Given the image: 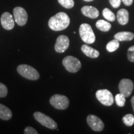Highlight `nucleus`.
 Here are the masks:
<instances>
[{
	"label": "nucleus",
	"instance_id": "nucleus-2",
	"mask_svg": "<svg viewBox=\"0 0 134 134\" xmlns=\"http://www.w3.org/2000/svg\"><path fill=\"white\" fill-rule=\"evenodd\" d=\"M18 73L26 79L30 80H37L40 78L39 73L34 68L28 65L22 64L17 68Z\"/></svg>",
	"mask_w": 134,
	"mask_h": 134
},
{
	"label": "nucleus",
	"instance_id": "nucleus-23",
	"mask_svg": "<svg viewBox=\"0 0 134 134\" xmlns=\"http://www.w3.org/2000/svg\"><path fill=\"white\" fill-rule=\"evenodd\" d=\"M58 1L60 5L66 9H71L75 5L73 0H58Z\"/></svg>",
	"mask_w": 134,
	"mask_h": 134
},
{
	"label": "nucleus",
	"instance_id": "nucleus-15",
	"mask_svg": "<svg viewBox=\"0 0 134 134\" xmlns=\"http://www.w3.org/2000/svg\"><path fill=\"white\" fill-rule=\"evenodd\" d=\"M129 15L127 10L121 9L117 12V19L118 23L121 25H125L128 23Z\"/></svg>",
	"mask_w": 134,
	"mask_h": 134
},
{
	"label": "nucleus",
	"instance_id": "nucleus-1",
	"mask_svg": "<svg viewBox=\"0 0 134 134\" xmlns=\"http://www.w3.org/2000/svg\"><path fill=\"white\" fill-rule=\"evenodd\" d=\"M70 23V19L65 13L60 12L52 17L48 21V26L54 31H63L68 27Z\"/></svg>",
	"mask_w": 134,
	"mask_h": 134
},
{
	"label": "nucleus",
	"instance_id": "nucleus-7",
	"mask_svg": "<svg viewBox=\"0 0 134 134\" xmlns=\"http://www.w3.org/2000/svg\"><path fill=\"white\" fill-rule=\"evenodd\" d=\"M96 96L100 103L105 106H110L114 103L113 94L108 90H99L96 91Z\"/></svg>",
	"mask_w": 134,
	"mask_h": 134
},
{
	"label": "nucleus",
	"instance_id": "nucleus-25",
	"mask_svg": "<svg viewBox=\"0 0 134 134\" xmlns=\"http://www.w3.org/2000/svg\"><path fill=\"white\" fill-rule=\"evenodd\" d=\"M127 58L131 62H134V46L129 48L127 51Z\"/></svg>",
	"mask_w": 134,
	"mask_h": 134
},
{
	"label": "nucleus",
	"instance_id": "nucleus-30",
	"mask_svg": "<svg viewBox=\"0 0 134 134\" xmlns=\"http://www.w3.org/2000/svg\"><path fill=\"white\" fill-rule=\"evenodd\" d=\"M83 1H86V2H90V1H93V0H83Z\"/></svg>",
	"mask_w": 134,
	"mask_h": 134
},
{
	"label": "nucleus",
	"instance_id": "nucleus-14",
	"mask_svg": "<svg viewBox=\"0 0 134 134\" xmlns=\"http://www.w3.org/2000/svg\"><path fill=\"white\" fill-rule=\"evenodd\" d=\"M81 51L83 52L85 55L90 58H96L99 56V52L98 50L94 48L91 47L87 46V45H83L81 46Z\"/></svg>",
	"mask_w": 134,
	"mask_h": 134
},
{
	"label": "nucleus",
	"instance_id": "nucleus-29",
	"mask_svg": "<svg viewBox=\"0 0 134 134\" xmlns=\"http://www.w3.org/2000/svg\"><path fill=\"white\" fill-rule=\"evenodd\" d=\"M131 104H132V108H133V112H134V96L132 97V99H131Z\"/></svg>",
	"mask_w": 134,
	"mask_h": 134
},
{
	"label": "nucleus",
	"instance_id": "nucleus-3",
	"mask_svg": "<svg viewBox=\"0 0 134 134\" xmlns=\"http://www.w3.org/2000/svg\"><path fill=\"white\" fill-rule=\"evenodd\" d=\"M80 36L82 41L88 44H91L96 41V36L90 24L84 23L80 27Z\"/></svg>",
	"mask_w": 134,
	"mask_h": 134
},
{
	"label": "nucleus",
	"instance_id": "nucleus-20",
	"mask_svg": "<svg viewBox=\"0 0 134 134\" xmlns=\"http://www.w3.org/2000/svg\"><path fill=\"white\" fill-rule=\"evenodd\" d=\"M103 15L105 19L109 21L113 22L115 20V16L114 13L108 8H105L103 11Z\"/></svg>",
	"mask_w": 134,
	"mask_h": 134
},
{
	"label": "nucleus",
	"instance_id": "nucleus-24",
	"mask_svg": "<svg viewBox=\"0 0 134 134\" xmlns=\"http://www.w3.org/2000/svg\"><path fill=\"white\" fill-rule=\"evenodd\" d=\"M8 94V88L6 85L0 83V98H4Z\"/></svg>",
	"mask_w": 134,
	"mask_h": 134
},
{
	"label": "nucleus",
	"instance_id": "nucleus-9",
	"mask_svg": "<svg viewBox=\"0 0 134 134\" xmlns=\"http://www.w3.org/2000/svg\"><path fill=\"white\" fill-rule=\"evenodd\" d=\"M133 83L129 79H122L119 85L120 93L122 94L125 98L129 97L133 90Z\"/></svg>",
	"mask_w": 134,
	"mask_h": 134
},
{
	"label": "nucleus",
	"instance_id": "nucleus-27",
	"mask_svg": "<svg viewBox=\"0 0 134 134\" xmlns=\"http://www.w3.org/2000/svg\"><path fill=\"white\" fill-rule=\"evenodd\" d=\"M110 5L114 8H117L120 6L121 4L122 0H109Z\"/></svg>",
	"mask_w": 134,
	"mask_h": 134
},
{
	"label": "nucleus",
	"instance_id": "nucleus-16",
	"mask_svg": "<svg viewBox=\"0 0 134 134\" xmlns=\"http://www.w3.org/2000/svg\"><path fill=\"white\" fill-rule=\"evenodd\" d=\"M114 38L118 41H130L134 38V34L130 32H120L114 35Z\"/></svg>",
	"mask_w": 134,
	"mask_h": 134
},
{
	"label": "nucleus",
	"instance_id": "nucleus-6",
	"mask_svg": "<svg viewBox=\"0 0 134 134\" xmlns=\"http://www.w3.org/2000/svg\"><path fill=\"white\" fill-rule=\"evenodd\" d=\"M50 104L55 109L65 110L69 106V99L66 96L61 94H54L50 99Z\"/></svg>",
	"mask_w": 134,
	"mask_h": 134
},
{
	"label": "nucleus",
	"instance_id": "nucleus-4",
	"mask_svg": "<svg viewBox=\"0 0 134 134\" xmlns=\"http://www.w3.org/2000/svg\"><path fill=\"white\" fill-rule=\"evenodd\" d=\"M34 117L37 121L39 122L43 126L50 129L55 130L57 129V124L51 117L42 113L41 112H36L34 113Z\"/></svg>",
	"mask_w": 134,
	"mask_h": 134
},
{
	"label": "nucleus",
	"instance_id": "nucleus-11",
	"mask_svg": "<svg viewBox=\"0 0 134 134\" xmlns=\"http://www.w3.org/2000/svg\"><path fill=\"white\" fill-rule=\"evenodd\" d=\"M70 46L69 38L66 36L61 35L57 38L55 45V50L58 53H63L68 49Z\"/></svg>",
	"mask_w": 134,
	"mask_h": 134
},
{
	"label": "nucleus",
	"instance_id": "nucleus-17",
	"mask_svg": "<svg viewBox=\"0 0 134 134\" xmlns=\"http://www.w3.org/2000/svg\"><path fill=\"white\" fill-rule=\"evenodd\" d=\"M13 114L11 110L6 105L0 104V119L8 120L12 118Z\"/></svg>",
	"mask_w": 134,
	"mask_h": 134
},
{
	"label": "nucleus",
	"instance_id": "nucleus-13",
	"mask_svg": "<svg viewBox=\"0 0 134 134\" xmlns=\"http://www.w3.org/2000/svg\"><path fill=\"white\" fill-rule=\"evenodd\" d=\"M82 14L84 16L91 18V19H96L99 16V13L98 9L91 6H85L81 9Z\"/></svg>",
	"mask_w": 134,
	"mask_h": 134
},
{
	"label": "nucleus",
	"instance_id": "nucleus-18",
	"mask_svg": "<svg viewBox=\"0 0 134 134\" xmlns=\"http://www.w3.org/2000/svg\"><path fill=\"white\" fill-rule=\"evenodd\" d=\"M96 26L98 29L103 32H108L111 28V24L104 20H99L96 22Z\"/></svg>",
	"mask_w": 134,
	"mask_h": 134
},
{
	"label": "nucleus",
	"instance_id": "nucleus-12",
	"mask_svg": "<svg viewBox=\"0 0 134 134\" xmlns=\"http://www.w3.org/2000/svg\"><path fill=\"white\" fill-rule=\"evenodd\" d=\"M1 24L4 29H13L15 26V23L13 16L9 13H4L1 15Z\"/></svg>",
	"mask_w": 134,
	"mask_h": 134
},
{
	"label": "nucleus",
	"instance_id": "nucleus-19",
	"mask_svg": "<svg viewBox=\"0 0 134 134\" xmlns=\"http://www.w3.org/2000/svg\"><path fill=\"white\" fill-rule=\"evenodd\" d=\"M119 46V41H118L116 39H114L108 42L106 46V49L109 52H113L117 49H118Z\"/></svg>",
	"mask_w": 134,
	"mask_h": 134
},
{
	"label": "nucleus",
	"instance_id": "nucleus-22",
	"mask_svg": "<svg viewBox=\"0 0 134 134\" xmlns=\"http://www.w3.org/2000/svg\"><path fill=\"white\" fill-rule=\"evenodd\" d=\"M115 100L117 105L119 107H123L125 104V97L121 93L117 94L115 96Z\"/></svg>",
	"mask_w": 134,
	"mask_h": 134
},
{
	"label": "nucleus",
	"instance_id": "nucleus-8",
	"mask_svg": "<svg viewBox=\"0 0 134 134\" xmlns=\"http://www.w3.org/2000/svg\"><path fill=\"white\" fill-rule=\"evenodd\" d=\"M13 15L15 22L19 26H23L26 24L28 19V15L26 11L23 8L16 7L13 9Z\"/></svg>",
	"mask_w": 134,
	"mask_h": 134
},
{
	"label": "nucleus",
	"instance_id": "nucleus-26",
	"mask_svg": "<svg viewBox=\"0 0 134 134\" xmlns=\"http://www.w3.org/2000/svg\"><path fill=\"white\" fill-rule=\"evenodd\" d=\"M24 133L26 134H38V132L32 127H27L24 129Z\"/></svg>",
	"mask_w": 134,
	"mask_h": 134
},
{
	"label": "nucleus",
	"instance_id": "nucleus-28",
	"mask_svg": "<svg viewBox=\"0 0 134 134\" xmlns=\"http://www.w3.org/2000/svg\"><path fill=\"white\" fill-rule=\"evenodd\" d=\"M133 0H122L124 4L127 6H129L130 5H132V3H133Z\"/></svg>",
	"mask_w": 134,
	"mask_h": 134
},
{
	"label": "nucleus",
	"instance_id": "nucleus-21",
	"mask_svg": "<svg viewBox=\"0 0 134 134\" xmlns=\"http://www.w3.org/2000/svg\"><path fill=\"white\" fill-rule=\"evenodd\" d=\"M122 120L125 125L128 127H131L134 124V116L131 114H129L123 117Z\"/></svg>",
	"mask_w": 134,
	"mask_h": 134
},
{
	"label": "nucleus",
	"instance_id": "nucleus-5",
	"mask_svg": "<svg viewBox=\"0 0 134 134\" xmlns=\"http://www.w3.org/2000/svg\"><path fill=\"white\" fill-rule=\"evenodd\" d=\"M62 63L65 69L70 73H76L81 69V62L74 57L66 56L63 58Z\"/></svg>",
	"mask_w": 134,
	"mask_h": 134
},
{
	"label": "nucleus",
	"instance_id": "nucleus-10",
	"mask_svg": "<svg viewBox=\"0 0 134 134\" xmlns=\"http://www.w3.org/2000/svg\"><path fill=\"white\" fill-rule=\"evenodd\" d=\"M87 123L92 130L96 132L102 131L104 127V124L101 119L94 115H89L87 117Z\"/></svg>",
	"mask_w": 134,
	"mask_h": 134
}]
</instances>
